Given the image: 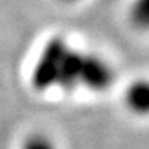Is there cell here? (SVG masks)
<instances>
[{
    "instance_id": "cell-1",
    "label": "cell",
    "mask_w": 149,
    "mask_h": 149,
    "mask_svg": "<svg viewBox=\"0 0 149 149\" xmlns=\"http://www.w3.org/2000/svg\"><path fill=\"white\" fill-rule=\"evenodd\" d=\"M67 51L68 46L62 38H52L46 45L32 74V84L37 91H45L57 84L59 72Z\"/></svg>"
},
{
    "instance_id": "cell-2",
    "label": "cell",
    "mask_w": 149,
    "mask_h": 149,
    "mask_svg": "<svg viewBox=\"0 0 149 149\" xmlns=\"http://www.w3.org/2000/svg\"><path fill=\"white\" fill-rule=\"evenodd\" d=\"M113 72L105 60H102L97 56L84 54L83 70H81V84L91 87L95 91H102L111 84Z\"/></svg>"
},
{
    "instance_id": "cell-3",
    "label": "cell",
    "mask_w": 149,
    "mask_h": 149,
    "mask_svg": "<svg viewBox=\"0 0 149 149\" xmlns=\"http://www.w3.org/2000/svg\"><path fill=\"white\" fill-rule=\"evenodd\" d=\"M127 105L138 114H149V81H138L132 84L125 95Z\"/></svg>"
},
{
    "instance_id": "cell-4",
    "label": "cell",
    "mask_w": 149,
    "mask_h": 149,
    "mask_svg": "<svg viewBox=\"0 0 149 149\" xmlns=\"http://www.w3.org/2000/svg\"><path fill=\"white\" fill-rule=\"evenodd\" d=\"M130 17L138 29H149V0H135Z\"/></svg>"
},
{
    "instance_id": "cell-5",
    "label": "cell",
    "mask_w": 149,
    "mask_h": 149,
    "mask_svg": "<svg viewBox=\"0 0 149 149\" xmlns=\"http://www.w3.org/2000/svg\"><path fill=\"white\" fill-rule=\"evenodd\" d=\"M24 149H54V146L45 136H32L30 140H27Z\"/></svg>"
}]
</instances>
